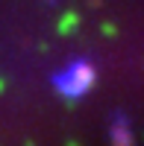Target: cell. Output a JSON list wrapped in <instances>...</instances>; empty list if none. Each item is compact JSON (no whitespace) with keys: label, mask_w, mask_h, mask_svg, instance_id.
<instances>
[{"label":"cell","mask_w":144,"mask_h":146,"mask_svg":"<svg viewBox=\"0 0 144 146\" xmlns=\"http://www.w3.org/2000/svg\"><path fill=\"white\" fill-rule=\"evenodd\" d=\"M50 82H53V91L59 96L77 102L85 94H91L94 82H97V67H94L91 58L79 56V58H74V62H68L62 70H56L53 76H50Z\"/></svg>","instance_id":"1"},{"label":"cell","mask_w":144,"mask_h":146,"mask_svg":"<svg viewBox=\"0 0 144 146\" xmlns=\"http://www.w3.org/2000/svg\"><path fill=\"white\" fill-rule=\"evenodd\" d=\"M109 140L112 146H135V131H133V120L124 111H115L109 120Z\"/></svg>","instance_id":"2"},{"label":"cell","mask_w":144,"mask_h":146,"mask_svg":"<svg viewBox=\"0 0 144 146\" xmlns=\"http://www.w3.org/2000/svg\"><path fill=\"white\" fill-rule=\"evenodd\" d=\"M50 3H56V0H50Z\"/></svg>","instance_id":"3"}]
</instances>
